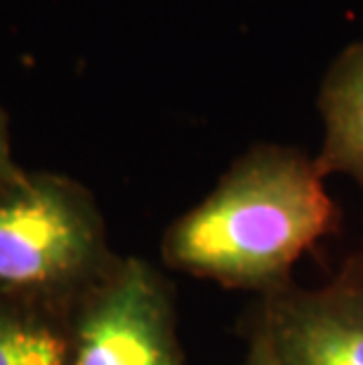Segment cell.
Wrapping results in <instances>:
<instances>
[{
    "mask_svg": "<svg viewBox=\"0 0 363 365\" xmlns=\"http://www.w3.org/2000/svg\"><path fill=\"white\" fill-rule=\"evenodd\" d=\"M323 180L316 158L295 146L255 144L165 229L160 257L229 290H279L295 262L339 227Z\"/></svg>",
    "mask_w": 363,
    "mask_h": 365,
    "instance_id": "6da1fadb",
    "label": "cell"
},
{
    "mask_svg": "<svg viewBox=\"0 0 363 365\" xmlns=\"http://www.w3.org/2000/svg\"><path fill=\"white\" fill-rule=\"evenodd\" d=\"M116 259L83 184L26 170L0 182V297L71 312Z\"/></svg>",
    "mask_w": 363,
    "mask_h": 365,
    "instance_id": "7a4b0ae2",
    "label": "cell"
},
{
    "mask_svg": "<svg viewBox=\"0 0 363 365\" xmlns=\"http://www.w3.org/2000/svg\"><path fill=\"white\" fill-rule=\"evenodd\" d=\"M68 365H187L175 292L142 257H118L68 312Z\"/></svg>",
    "mask_w": 363,
    "mask_h": 365,
    "instance_id": "3957f363",
    "label": "cell"
},
{
    "mask_svg": "<svg viewBox=\"0 0 363 365\" xmlns=\"http://www.w3.org/2000/svg\"><path fill=\"white\" fill-rule=\"evenodd\" d=\"M281 365H363V255L316 287L285 283L250 312Z\"/></svg>",
    "mask_w": 363,
    "mask_h": 365,
    "instance_id": "277c9868",
    "label": "cell"
},
{
    "mask_svg": "<svg viewBox=\"0 0 363 365\" xmlns=\"http://www.w3.org/2000/svg\"><path fill=\"white\" fill-rule=\"evenodd\" d=\"M323 142L316 165L363 186V41L339 52L319 92Z\"/></svg>",
    "mask_w": 363,
    "mask_h": 365,
    "instance_id": "5b68a950",
    "label": "cell"
},
{
    "mask_svg": "<svg viewBox=\"0 0 363 365\" xmlns=\"http://www.w3.org/2000/svg\"><path fill=\"white\" fill-rule=\"evenodd\" d=\"M68 312L0 297V365H68Z\"/></svg>",
    "mask_w": 363,
    "mask_h": 365,
    "instance_id": "8992f818",
    "label": "cell"
},
{
    "mask_svg": "<svg viewBox=\"0 0 363 365\" xmlns=\"http://www.w3.org/2000/svg\"><path fill=\"white\" fill-rule=\"evenodd\" d=\"M245 356L241 365H281L276 359V351L269 341L265 328L260 325V321L252 314L245 316Z\"/></svg>",
    "mask_w": 363,
    "mask_h": 365,
    "instance_id": "52a82bcc",
    "label": "cell"
},
{
    "mask_svg": "<svg viewBox=\"0 0 363 365\" xmlns=\"http://www.w3.org/2000/svg\"><path fill=\"white\" fill-rule=\"evenodd\" d=\"M24 170L17 165V160L12 156V144H10V130H7V115L0 106V182L14 180Z\"/></svg>",
    "mask_w": 363,
    "mask_h": 365,
    "instance_id": "ba28073f",
    "label": "cell"
}]
</instances>
